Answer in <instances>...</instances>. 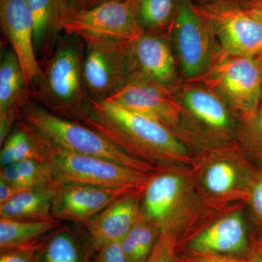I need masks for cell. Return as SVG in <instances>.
Segmentation results:
<instances>
[{
  "label": "cell",
  "instance_id": "cell-1",
  "mask_svg": "<svg viewBox=\"0 0 262 262\" xmlns=\"http://www.w3.org/2000/svg\"><path fill=\"white\" fill-rule=\"evenodd\" d=\"M82 124L133 158L155 166L192 164V155L173 131L111 100L94 101L92 113Z\"/></svg>",
  "mask_w": 262,
  "mask_h": 262
},
{
  "label": "cell",
  "instance_id": "cell-2",
  "mask_svg": "<svg viewBox=\"0 0 262 262\" xmlns=\"http://www.w3.org/2000/svg\"><path fill=\"white\" fill-rule=\"evenodd\" d=\"M79 39L67 35L57 43L53 53L41 64L40 74L29 87V96L57 116L82 123L92 113L94 101L82 82L84 49Z\"/></svg>",
  "mask_w": 262,
  "mask_h": 262
},
{
  "label": "cell",
  "instance_id": "cell-3",
  "mask_svg": "<svg viewBox=\"0 0 262 262\" xmlns=\"http://www.w3.org/2000/svg\"><path fill=\"white\" fill-rule=\"evenodd\" d=\"M174 91L182 111L173 132L192 156L237 141L239 117L213 90L184 81Z\"/></svg>",
  "mask_w": 262,
  "mask_h": 262
},
{
  "label": "cell",
  "instance_id": "cell-4",
  "mask_svg": "<svg viewBox=\"0 0 262 262\" xmlns=\"http://www.w3.org/2000/svg\"><path fill=\"white\" fill-rule=\"evenodd\" d=\"M190 165L159 167L143 191L141 212L161 233L178 239L206 211Z\"/></svg>",
  "mask_w": 262,
  "mask_h": 262
},
{
  "label": "cell",
  "instance_id": "cell-5",
  "mask_svg": "<svg viewBox=\"0 0 262 262\" xmlns=\"http://www.w3.org/2000/svg\"><path fill=\"white\" fill-rule=\"evenodd\" d=\"M190 167L207 209L245 203L258 168L237 141L193 155Z\"/></svg>",
  "mask_w": 262,
  "mask_h": 262
},
{
  "label": "cell",
  "instance_id": "cell-6",
  "mask_svg": "<svg viewBox=\"0 0 262 262\" xmlns=\"http://www.w3.org/2000/svg\"><path fill=\"white\" fill-rule=\"evenodd\" d=\"M19 118L46 144L69 152L98 157L146 173L159 168L133 158L97 131L57 116L32 100L22 108Z\"/></svg>",
  "mask_w": 262,
  "mask_h": 262
},
{
  "label": "cell",
  "instance_id": "cell-7",
  "mask_svg": "<svg viewBox=\"0 0 262 262\" xmlns=\"http://www.w3.org/2000/svg\"><path fill=\"white\" fill-rule=\"evenodd\" d=\"M244 203L206 209L178 239L179 254H212L245 259L257 238L250 228Z\"/></svg>",
  "mask_w": 262,
  "mask_h": 262
},
{
  "label": "cell",
  "instance_id": "cell-8",
  "mask_svg": "<svg viewBox=\"0 0 262 262\" xmlns=\"http://www.w3.org/2000/svg\"><path fill=\"white\" fill-rule=\"evenodd\" d=\"M23 122L37 146L42 162L51 169L57 183L113 189H140L149 182L151 173L134 170L98 157L69 152L49 145Z\"/></svg>",
  "mask_w": 262,
  "mask_h": 262
},
{
  "label": "cell",
  "instance_id": "cell-9",
  "mask_svg": "<svg viewBox=\"0 0 262 262\" xmlns=\"http://www.w3.org/2000/svg\"><path fill=\"white\" fill-rule=\"evenodd\" d=\"M170 36L184 81L204 75L222 57L211 24L189 0H178Z\"/></svg>",
  "mask_w": 262,
  "mask_h": 262
},
{
  "label": "cell",
  "instance_id": "cell-10",
  "mask_svg": "<svg viewBox=\"0 0 262 262\" xmlns=\"http://www.w3.org/2000/svg\"><path fill=\"white\" fill-rule=\"evenodd\" d=\"M188 82H199L213 90L239 120H246L262 103V58L222 57L204 75Z\"/></svg>",
  "mask_w": 262,
  "mask_h": 262
},
{
  "label": "cell",
  "instance_id": "cell-11",
  "mask_svg": "<svg viewBox=\"0 0 262 262\" xmlns=\"http://www.w3.org/2000/svg\"><path fill=\"white\" fill-rule=\"evenodd\" d=\"M140 0H107L86 10L63 9L62 31L84 42L110 39L128 42L143 34L138 21Z\"/></svg>",
  "mask_w": 262,
  "mask_h": 262
},
{
  "label": "cell",
  "instance_id": "cell-12",
  "mask_svg": "<svg viewBox=\"0 0 262 262\" xmlns=\"http://www.w3.org/2000/svg\"><path fill=\"white\" fill-rule=\"evenodd\" d=\"M125 77L134 81L174 86L180 83L170 33L144 32L125 45Z\"/></svg>",
  "mask_w": 262,
  "mask_h": 262
},
{
  "label": "cell",
  "instance_id": "cell-13",
  "mask_svg": "<svg viewBox=\"0 0 262 262\" xmlns=\"http://www.w3.org/2000/svg\"><path fill=\"white\" fill-rule=\"evenodd\" d=\"M222 51V57L262 58V23L247 8L219 3L201 8Z\"/></svg>",
  "mask_w": 262,
  "mask_h": 262
},
{
  "label": "cell",
  "instance_id": "cell-14",
  "mask_svg": "<svg viewBox=\"0 0 262 262\" xmlns=\"http://www.w3.org/2000/svg\"><path fill=\"white\" fill-rule=\"evenodd\" d=\"M84 43L81 66L84 89L95 102L106 101L127 83L124 63L127 42L98 39Z\"/></svg>",
  "mask_w": 262,
  "mask_h": 262
},
{
  "label": "cell",
  "instance_id": "cell-15",
  "mask_svg": "<svg viewBox=\"0 0 262 262\" xmlns=\"http://www.w3.org/2000/svg\"><path fill=\"white\" fill-rule=\"evenodd\" d=\"M136 189L59 184L53 199L52 215L55 220L84 227L114 202Z\"/></svg>",
  "mask_w": 262,
  "mask_h": 262
},
{
  "label": "cell",
  "instance_id": "cell-16",
  "mask_svg": "<svg viewBox=\"0 0 262 262\" xmlns=\"http://www.w3.org/2000/svg\"><path fill=\"white\" fill-rule=\"evenodd\" d=\"M174 88L175 86L134 81L127 82L107 100L152 119L173 131L178 125L182 111Z\"/></svg>",
  "mask_w": 262,
  "mask_h": 262
},
{
  "label": "cell",
  "instance_id": "cell-17",
  "mask_svg": "<svg viewBox=\"0 0 262 262\" xmlns=\"http://www.w3.org/2000/svg\"><path fill=\"white\" fill-rule=\"evenodd\" d=\"M0 25L30 87L42 68L34 51V18L27 0H0Z\"/></svg>",
  "mask_w": 262,
  "mask_h": 262
},
{
  "label": "cell",
  "instance_id": "cell-18",
  "mask_svg": "<svg viewBox=\"0 0 262 262\" xmlns=\"http://www.w3.org/2000/svg\"><path fill=\"white\" fill-rule=\"evenodd\" d=\"M144 187L119 198L84 227L94 255L103 245L120 242L126 235L140 215Z\"/></svg>",
  "mask_w": 262,
  "mask_h": 262
},
{
  "label": "cell",
  "instance_id": "cell-19",
  "mask_svg": "<svg viewBox=\"0 0 262 262\" xmlns=\"http://www.w3.org/2000/svg\"><path fill=\"white\" fill-rule=\"evenodd\" d=\"M30 89L15 52L9 46L0 61V144L10 134L20 111L30 101Z\"/></svg>",
  "mask_w": 262,
  "mask_h": 262
},
{
  "label": "cell",
  "instance_id": "cell-20",
  "mask_svg": "<svg viewBox=\"0 0 262 262\" xmlns=\"http://www.w3.org/2000/svg\"><path fill=\"white\" fill-rule=\"evenodd\" d=\"M34 24V47L40 65L53 53L59 37L64 0H27Z\"/></svg>",
  "mask_w": 262,
  "mask_h": 262
},
{
  "label": "cell",
  "instance_id": "cell-21",
  "mask_svg": "<svg viewBox=\"0 0 262 262\" xmlns=\"http://www.w3.org/2000/svg\"><path fill=\"white\" fill-rule=\"evenodd\" d=\"M58 183L24 189L0 206V218L20 221L54 219L52 207Z\"/></svg>",
  "mask_w": 262,
  "mask_h": 262
},
{
  "label": "cell",
  "instance_id": "cell-22",
  "mask_svg": "<svg viewBox=\"0 0 262 262\" xmlns=\"http://www.w3.org/2000/svg\"><path fill=\"white\" fill-rule=\"evenodd\" d=\"M93 256L87 232L82 233L63 224L45 238L39 262H90Z\"/></svg>",
  "mask_w": 262,
  "mask_h": 262
},
{
  "label": "cell",
  "instance_id": "cell-23",
  "mask_svg": "<svg viewBox=\"0 0 262 262\" xmlns=\"http://www.w3.org/2000/svg\"><path fill=\"white\" fill-rule=\"evenodd\" d=\"M63 225L61 221H20L0 218V251L42 244L52 232Z\"/></svg>",
  "mask_w": 262,
  "mask_h": 262
},
{
  "label": "cell",
  "instance_id": "cell-24",
  "mask_svg": "<svg viewBox=\"0 0 262 262\" xmlns=\"http://www.w3.org/2000/svg\"><path fill=\"white\" fill-rule=\"evenodd\" d=\"M161 231L142 213L120 241L127 262H145L152 252Z\"/></svg>",
  "mask_w": 262,
  "mask_h": 262
},
{
  "label": "cell",
  "instance_id": "cell-25",
  "mask_svg": "<svg viewBox=\"0 0 262 262\" xmlns=\"http://www.w3.org/2000/svg\"><path fill=\"white\" fill-rule=\"evenodd\" d=\"M0 179L20 190L57 183L47 164L35 160H22L1 167Z\"/></svg>",
  "mask_w": 262,
  "mask_h": 262
},
{
  "label": "cell",
  "instance_id": "cell-26",
  "mask_svg": "<svg viewBox=\"0 0 262 262\" xmlns=\"http://www.w3.org/2000/svg\"><path fill=\"white\" fill-rule=\"evenodd\" d=\"M178 0H140L137 18L144 32L170 33Z\"/></svg>",
  "mask_w": 262,
  "mask_h": 262
},
{
  "label": "cell",
  "instance_id": "cell-27",
  "mask_svg": "<svg viewBox=\"0 0 262 262\" xmlns=\"http://www.w3.org/2000/svg\"><path fill=\"white\" fill-rule=\"evenodd\" d=\"M1 146V167L25 160L42 161L32 136L19 117L16 127Z\"/></svg>",
  "mask_w": 262,
  "mask_h": 262
},
{
  "label": "cell",
  "instance_id": "cell-28",
  "mask_svg": "<svg viewBox=\"0 0 262 262\" xmlns=\"http://www.w3.org/2000/svg\"><path fill=\"white\" fill-rule=\"evenodd\" d=\"M237 141L249 158L262 167V103L252 117L239 120Z\"/></svg>",
  "mask_w": 262,
  "mask_h": 262
},
{
  "label": "cell",
  "instance_id": "cell-29",
  "mask_svg": "<svg viewBox=\"0 0 262 262\" xmlns=\"http://www.w3.org/2000/svg\"><path fill=\"white\" fill-rule=\"evenodd\" d=\"M244 203L253 221L258 239L262 234V167L258 166Z\"/></svg>",
  "mask_w": 262,
  "mask_h": 262
},
{
  "label": "cell",
  "instance_id": "cell-30",
  "mask_svg": "<svg viewBox=\"0 0 262 262\" xmlns=\"http://www.w3.org/2000/svg\"><path fill=\"white\" fill-rule=\"evenodd\" d=\"M177 236L161 233L152 252L145 262H177Z\"/></svg>",
  "mask_w": 262,
  "mask_h": 262
},
{
  "label": "cell",
  "instance_id": "cell-31",
  "mask_svg": "<svg viewBox=\"0 0 262 262\" xmlns=\"http://www.w3.org/2000/svg\"><path fill=\"white\" fill-rule=\"evenodd\" d=\"M42 244L34 247L1 251L0 262H39V252Z\"/></svg>",
  "mask_w": 262,
  "mask_h": 262
},
{
  "label": "cell",
  "instance_id": "cell-32",
  "mask_svg": "<svg viewBox=\"0 0 262 262\" xmlns=\"http://www.w3.org/2000/svg\"><path fill=\"white\" fill-rule=\"evenodd\" d=\"M95 255L94 262H127L120 242L103 245Z\"/></svg>",
  "mask_w": 262,
  "mask_h": 262
},
{
  "label": "cell",
  "instance_id": "cell-33",
  "mask_svg": "<svg viewBox=\"0 0 262 262\" xmlns=\"http://www.w3.org/2000/svg\"><path fill=\"white\" fill-rule=\"evenodd\" d=\"M246 258L212 254H179L177 262H245Z\"/></svg>",
  "mask_w": 262,
  "mask_h": 262
},
{
  "label": "cell",
  "instance_id": "cell-34",
  "mask_svg": "<svg viewBox=\"0 0 262 262\" xmlns=\"http://www.w3.org/2000/svg\"><path fill=\"white\" fill-rule=\"evenodd\" d=\"M106 1L107 0H64V8L75 11L89 10Z\"/></svg>",
  "mask_w": 262,
  "mask_h": 262
},
{
  "label": "cell",
  "instance_id": "cell-35",
  "mask_svg": "<svg viewBox=\"0 0 262 262\" xmlns=\"http://www.w3.org/2000/svg\"><path fill=\"white\" fill-rule=\"evenodd\" d=\"M21 191L10 183L7 182L4 179H0V206L9 201Z\"/></svg>",
  "mask_w": 262,
  "mask_h": 262
},
{
  "label": "cell",
  "instance_id": "cell-36",
  "mask_svg": "<svg viewBox=\"0 0 262 262\" xmlns=\"http://www.w3.org/2000/svg\"><path fill=\"white\" fill-rule=\"evenodd\" d=\"M247 9L251 15L262 23V0H253Z\"/></svg>",
  "mask_w": 262,
  "mask_h": 262
},
{
  "label": "cell",
  "instance_id": "cell-37",
  "mask_svg": "<svg viewBox=\"0 0 262 262\" xmlns=\"http://www.w3.org/2000/svg\"><path fill=\"white\" fill-rule=\"evenodd\" d=\"M245 262H262V253L256 246L251 254L246 258Z\"/></svg>",
  "mask_w": 262,
  "mask_h": 262
},
{
  "label": "cell",
  "instance_id": "cell-38",
  "mask_svg": "<svg viewBox=\"0 0 262 262\" xmlns=\"http://www.w3.org/2000/svg\"><path fill=\"white\" fill-rule=\"evenodd\" d=\"M256 246H257V248L262 253V234L257 239V244H256Z\"/></svg>",
  "mask_w": 262,
  "mask_h": 262
}]
</instances>
